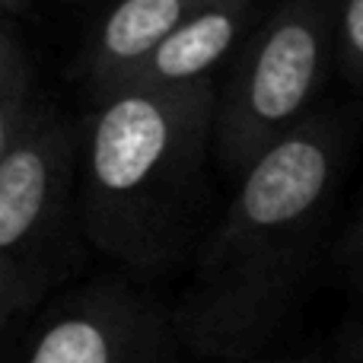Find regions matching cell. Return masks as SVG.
<instances>
[{
  "label": "cell",
  "instance_id": "cell-1",
  "mask_svg": "<svg viewBox=\"0 0 363 363\" xmlns=\"http://www.w3.org/2000/svg\"><path fill=\"white\" fill-rule=\"evenodd\" d=\"M217 99L213 80L128 83L99 99L83 125L80 226L102 255L144 274L185 255L204 194Z\"/></svg>",
  "mask_w": 363,
  "mask_h": 363
},
{
  "label": "cell",
  "instance_id": "cell-2",
  "mask_svg": "<svg viewBox=\"0 0 363 363\" xmlns=\"http://www.w3.org/2000/svg\"><path fill=\"white\" fill-rule=\"evenodd\" d=\"M347 157V125L335 112H309L239 176V188L204 252L207 303L201 319L252 322L281 300L306 233L322 217Z\"/></svg>",
  "mask_w": 363,
  "mask_h": 363
},
{
  "label": "cell",
  "instance_id": "cell-3",
  "mask_svg": "<svg viewBox=\"0 0 363 363\" xmlns=\"http://www.w3.org/2000/svg\"><path fill=\"white\" fill-rule=\"evenodd\" d=\"M83 134L45 102L35 125L0 147V313L16 319L67 274L83 185Z\"/></svg>",
  "mask_w": 363,
  "mask_h": 363
},
{
  "label": "cell",
  "instance_id": "cell-4",
  "mask_svg": "<svg viewBox=\"0 0 363 363\" xmlns=\"http://www.w3.org/2000/svg\"><path fill=\"white\" fill-rule=\"evenodd\" d=\"M335 29L338 0H281L249 32L217 99L213 150L230 176H242L313 112L335 64Z\"/></svg>",
  "mask_w": 363,
  "mask_h": 363
},
{
  "label": "cell",
  "instance_id": "cell-5",
  "mask_svg": "<svg viewBox=\"0 0 363 363\" xmlns=\"http://www.w3.org/2000/svg\"><path fill=\"white\" fill-rule=\"evenodd\" d=\"M150 313L125 287L96 284L64 303L32 341L26 363H147Z\"/></svg>",
  "mask_w": 363,
  "mask_h": 363
},
{
  "label": "cell",
  "instance_id": "cell-6",
  "mask_svg": "<svg viewBox=\"0 0 363 363\" xmlns=\"http://www.w3.org/2000/svg\"><path fill=\"white\" fill-rule=\"evenodd\" d=\"M201 0H112L80 51V77L96 99L115 93Z\"/></svg>",
  "mask_w": 363,
  "mask_h": 363
},
{
  "label": "cell",
  "instance_id": "cell-7",
  "mask_svg": "<svg viewBox=\"0 0 363 363\" xmlns=\"http://www.w3.org/2000/svg\"><path fill=\"white\" fill-rule=\"evenodd\" d=\"M264 0H201L188 19L128 77V83L166 86V83L211 80L213 67L230 51L242 48ZM118 86V89H121Z\"/></svg>",
  "mask_w": 363,
  "mask_h": 363
},
{
  "label": "cell",
  "instance_id": "cell-8",
  "mask_svg": "<svg viewBox=\"0 0 363 363\" xmlns=\"http://www.w3.org/2000/svg\"><path fill=\"white\" fill-rule=\"evenodd\" d=\"M45 102L35 89V67L19 32V19H0V147L19 140L35 118L42 115Z\"/></svg>",
  "mask_w": 363,
  "mask_h": 363
},
{
  "label": "cell",
  "instance_id": "cell-9",
  "mask_svg": "<svg viewBox=\"0 0 363 363\" xmlns=\"http://www.w3.org/2000/svg\"><path fill=\"white\" fill-rule=\"evenodd\" d=\"M335 67L351 86H363V0H338Z\"/></svg>",
  "mask_w": 363,
  "mask_h": 363
},
{
  "label": "cell",
  "instance_id": "cell-10",
  "mask_svg": "<svg viewBox=\"0 0 363 363\" xmlns=\"http://www.w3.org/2000/svg\"><path fill=\"white\" fill-rule=\"evenodd\" d=\"M32 4L35 0H0V10H4L6 19H23L32 10Z\"/></svg>",
  "mask_w": 363,
  "mask_h": 363
},
{
  "label": "cell",
  "instance_id": "cell-11",
  "mask_svg": "<svg viewBox=\"0 0 363 363\" xmlns=\"http://www.w3.org/2000/svg\"><path fill=\"white\" fill-rule=\"evenodd\" d=\"M357 242H360V252H363V220H360V233H357Z\"/></svg>",
  "mask_w": 363,
  "mask_h": 363
}]
</instances>
